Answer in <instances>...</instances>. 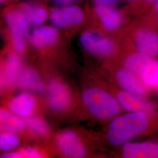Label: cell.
Masks as SVG:
<instances>
[{"label":"cell","instance_id":"6da1fadb","mask_svg":"<svg viewBox=\"0 0 158 158\" xmlns=\"http://www.w3.org/2000/svg\"><path fill=\"white\" fill-rule=\"evenodd\" d=\"M149 126L148 114L143 112H131L117 117L108 130L107 139L114 146L124 145L147 131Z\"/></svg>","mask_w":158,"mask_h":158},{"label":"cell","instance_id":"7a4b0ae2","mask_svg":"<svg viewBox=\"0 0 158 158\" xmlns=\"http://www.w3.org/2000/svg\"><path fill=\"white\" fill-rule=\"evenodd\" d=\"M82 100L89 111L97 118H111L121 111V107L117 98L97 88L85 90L82 94Z\"/></svg>","mask_w":158,"mask_h":158},{"label":"cell","instance_id":"3957f363","mask_svg":"<svg viewBox=\"0 0 158 158\" xmlns=\"http://www.w3.org/2000/svg\"><path fill=\"white\" fill-rule=\"evenodd\" d=\"M6 19L10 30L14 48L17 52H22L27 46L29 37L30 23L23 11L18 10L8 12Z\"/></svg>","mask_w":158,"mask_h":158},{"label":"cell","instance_id":"277c9868","mask_svg":"<svg viewBox=\"0 0 158 158\" xmlns=\"http://www.w3.org/2000/svg\"><path fill=\"white\" fill-rule=\"evenodd\" d=\"M80 42L87 52L94 56L106 57L113 55L115 44L111 38L93 31H86L80 37Z\"/></svg>","mask_w":158,"mask_h":158},{"label":"cell","instance_id":"5b68a950","mask_svg":"<svg viewBox=\"0 0 158 158\" xmlns=\"http://www.w3.org/2000/svg\"><path fill=\"white\" fill-rule=\"evenodd\" d=\"M49 19L57 28H67L83 23L85 13L80 7L75 4L57 6L49 13Z\"/></svg>","mask_w":158,"mask_h":158},{"label":"cell","instance_id":"8992f818","mask_svg":"<svg viewBox=\"0 0 158 158\" xmlns=\"http://www.w3.org/2000/svg\"><path fill=\"white\" fill-rule=\"evenodd\" d=\"M47 102L49 107L56 113H63L70 107L72 94L68 85L62 81L55 79L47 86Z\"/></svg>","mask_w":158,"mask_h":158},{"label":"cell","instance_id":"52a82bcc","mask_svg":"<svg viewBox=\"0 0 158 158\" xmlns=\"http://www.w3.org/2000/svg\"><path fill=\"white\" fill-rule=\"evenodd\" d=\"M56 143L60 152L68 158H83L86 155L85 144L73 131L67 130L60 132L57 136Z\"/></svg>","mask_w":158,"mask_h":158},{"label":"cell","instance_id":"ba28073f","mask_svg":"<svg viewBox=\"0 0 158 158\" xmlns=\"http://www.w3.org/2000/svg\"><path fill=\"white\" fill-rule=\"evenodd\" d=\"M117 99L121 107L130 112H143L147 114L152 113L156 106L145 96H139L125 91L119 92Z\"/></svg>","mask_w":158,"mask_h":158},{"label":"cell","instance_id":"9c48e42d","mask_svg":"<svg viewBox=\"0 0 158 158\" xmlns=\"http://www.w3.org/2000/svg\"><path fill=\"white\" fill-rule=\"evenodd\" d=\"M37 107V101L35 96L29 92L21 93L9 102V110L21 118L26 119L34 115Z\"/></svg>","mask_w":158,"mask_h":158},{"label":"cell","instance_id":"30bf717a","mask_svg":"<svg viewBox=\"0 0 158 158\" xmlns=\"http://www.w3.org/2000/svg\"><path fill=\"white\" fill-rule=\"evenodd\" d=\"M58 28L55 26L42 25L35 27L29 34V40L37 49H45L54 45L59 39Z\"/></svg>","mask_w":158,"mask_h":158},{"label":"cell","instance_id":"8fae6325","mask_svg":"<svg viewBox=\"0 0 158 158\" xmlns=\"http://www.w3.org/2000/svg\"><path fill=\"white\" fill-rule=\"evenodd\" d=\"M122 155L125 158H158V143L127 142L123 147Z\"/></svg>","mask_w":158,"mask_h":158},{"label":"cell","instance_id":"7c38bea8","mask_svg":"<svg viewBox=\"0 0 158 158\" xmlns=\"http://www.w3.org/2000/svg\"><path fill=\"white\" fill-rule=\"evenodd\" d=\"M116 80L125 91L142 96L147 95L148 93L149 89L144 85L141 78L126 69L117 72Z\"/></svg>","mask_w":158,"mask_h":158},{"label":"cell","instance_id":"4fadbf2b","mask_svg":"<svg viewBox=\"0 0 158 158\" xmlns=\"http://www.w3.org/2000/svg\"><path fill=\"white\" fill-rule=\"evenodd\" d=\"M135 44L138 52L153 58L158 54V33L150 29L139 30L135 36Z\"/></svg>","mask_w":158,"mask_h":158},{"label":"cell","instance_id":"5bb4252c","mask_svg":"<svg viewBox=\"0 0 158 158\" xmlns=\"http://www.w3.org/2000/svg\"><path fill=\"white\" fill-rule=\"evenodd\" d=\"M95 12L102 27L108 31L117 29L123 23V15L114 6L96 5Z\"/></svg>","mask_w":158,"mask_h":158},{"label":"cell","instance_id":"9a60e30c","mask_svg":"<svg viewBox=\"0 0 158 158\" xmlns=\"http://www.w3.org/2000/svg\"><path fill=\"white\" fill-rule=\"evenodd\" d=\"M17 83L21 89L31 93H41L45 90L40 74L32 68L23 69Z\"/></svg>","mask_w":158,"mask_h":158},{"label":"cell","instance_id":"2e32d148","mask_svg":"<svg viewBox=\"0 0 158 158\" xmlns=\"http://www.w3.org/2000/svg\"><path fill=\"white\" fill-rule=\"evenodd\" d=\"M23 70L21 57L17 53H10L6 57L3 67L1 82L6 86L15 84Z\"/></svg>","mask_w":158,"mask_h":158},{"label":"cell","instance_id":"e0dca14e","mask_svg":"<svg viewBox=\"0 0 158 158\" xmlns=\"http://www.w3.org/2000/svg\"><path fill=\"white\" fill-rule=\"evenodd\" d=\"M27 18L30 25L35 27L45 23L49 19V13L45 8L33 3H27L23 5L21 10Z\"/></svg>","mask_w":158,"mask_h":158},{"label":"cell","instance_id":"ac0fdd59","mask_svg":"<svg viewBox=\"0 0 158 158\" xmlns=\"http://www.w3.org/2000/svg\"><path fill=\"white\" fill-rule=\"evenodd\" d=\"M26 128L25 121L10 110L0 108V132H18Z\"/></svg>","mask_w":158,"mask_h":158},{"label":"cell","instance_id":"d6986e66","mask_svg":"<svg viewBox=\"0 0 158 158\" xmlns=\"http://www.w3.org/2000/svg\"><path fill=\"white\" fill-rule=\"evenodd\" d=\"M152 59L153 57L137 52L132 53L126 58L124 62L125 68L133 73L140 76L143 70Z\"/></svg>","mask_w":158,"mask_h":158},{"label":"cell","instance_id":"ffe728a7","mask_svg":"<svg viewBox=\"0 0 158 158\" xmlns=\"http://www.w3.org/2000/svg\"><path fill=\"white\" fill-rule=\"evenodd\" d=\"M139 77L147 87L158 90V60H152L145 68Z\"/></svg>","mask_w":158,"mask_h":158},{"label":"cell","instance_id":"44dd1931","mask_svg":"<svg viewBox=\"0 0 158 158\" xmlns=\"http://www.w3.org/2000/svg\"><path fill=\"white\" fill-rule=\"evenodd\" d=\"M20 139L14 132H0V151L4 152L13 151L19 145Z\"/></svg>","mask_w":158,"mask_h":158},{"label":"cell","instance_id":"7402d4cb","mask_svg":"<svg viewBox=\"0 0 158 158\" xmlns=\"http://www.w3.org/2000/svg\"><path fill=\"white\" fill-rule=\"evenodd\" d=\"M26 127L34 134L40 136H46L49 131V128L45 119L40 117L31 116L25 119Z\"/></svg>","mask_w":158,"mask_h":158},{"label":"cell","instance_id":"603a6c76","mask_svg":"<svg viewBox=\"0 0 158 158\" xmlns=\"http://www.w3.org/2000/svg\"><path fill=\"white\" fill-rule=\"evenodd\" d=\"M4 158H40L43 157L42 153L36 148L31 147L23 148L18 151H11L6 153Z\"/></svg>","mask_w":158,"mask_h":158},{"label":"cell","instance_id":"cb8c5ba5","mask_svg":"<svg viewBox=\"0 0 158 158\" xmlns=\"http://www.w3.org/2000/svg\"><path fill=\"white\" fill-rule=\"evenodd\" d=\"M78 0H52L53 2L57 6H70L75 4Z\"/></svg>","mask_w":158,"mask_h":158},{"label":"cell","instance_id":"d4e9b609","mask_svg":"<svg viewBox=\"0 0 158 158\" xmlns=\"http://www.w3.org/2000/svg\"><path fill=\"white\" fill-rule=\"evenodd\" d=\"M119 0H93L96 5L98 6H114Z\"/></svg>","mask_w":158,"mask_h":158},{"label":"cell","instance_id":"484cf974","mask_svg":"<svg viewBox=\"0 0 158 158\" xmlns=\"http://www.w3.org/2000/svg\"><path fill=\"white\" fill-rule=\"evenodd\" d=\"M154 4H155V10L158 12V0H157L156 1H155L154 2Z\"/></svg>","mask_w":158,"mask_h":158},{"label":"cell","instance_id":"4316f807","mask_svg":"<svg viewBox=\"0 0 158 158\" xmlns=\"http://www.w3.org/2000/svg\"><path fill=\"white\" fill-rule=\"evenodd\" d=\"M148 1H150V2H155L157 0H148Z\"/></svg>","mask_w":158,"mask_h":158},{"label":"cell","instance_id":"83f0119b","mask_svg":"<svg viewBox=\"0 0 158 158\" xmlns=\"http://www.w3.org/2000/svg\"><path fill=\"white\" fill-rule=\"evenodd\" d=\"M4 0H0V4H2V3L4 2Z\"/></svg>","mask_w":158,"mask_h":158},{"label":"cell","instance_id":"f1b7e54d","mask_svg":"<svg viewBox=\"0 0 158 158\" xmlns=\"http://www.w3.org/2000/svg\"><path fill=\"white\" fill-rule=\"evenodd\" d=\"M127 1H134V0H127Z\"/></svg>","mask_w":158,"mask_h":158},{"label":"cell","instance_id":"f546056e","mask_svg":"<svg viewBox=\"0 0 158 158\" xmlns=\"http://www.w3.org/2000/svg\"></svg>","mask_w":158,"mask_h":158}]
</instances>
